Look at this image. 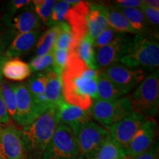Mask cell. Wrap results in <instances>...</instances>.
Listing matches in <instances>:
<instances>
[{"instance_id":"d6a6232c","label":"cell","mask_w":159,"mask_h":159,"mask_svg":"<svg viewBox=\"0 0 159 159\" xmlns=\"http://www.w3.org/2000/svg\"><path fill=\"white\" fill-rule=\"evenodd\" d=\"M53 54V63L51 69L61 75L69 59L68 50H52Z\"/></svg>"},{"instance_id":"7a4b0ae2","label":"cell","mask_w":159,"mask_h":159,"mask_svg":"<svg viewBox=\"0 0 159 159\" xmlns=\"http://www.w3.org/2000/svg\"><path fill=\"white\" fill-rule=\"evenodd\" d=\"M59 125L56 107H51L31 125L21 130V141L25 159H41L55 130Z\"/></svg>"},{"instance_id":"44dd1931","label":"cell","mask_w":159,"mask_h":159,"mask_svg":"<svg viewBox=\"0 0 159 159\" xmlns=\"http://www.w3.org/2000/svg\"><path fill=\"white\" fill-rule=\"evenodd\" d=\"M116 8L128 20L139 35L144 37H146V35H150V38L152 33L150 25L147 21L142 10L140 8Z\"/></svg>"},{"instance_id":"cb8c5ba5","label":"cell","mask_w":159,"mask_h":159,"mask_svg":"<svg viewBox=\"0 0 159 159\" xmlns=\"http://www.w3.org/2000/svg\"><path fill=\"white\" fill-rule=\"evenodd\" d=\"M123 95L122 91L100 70L97 79V100L113 101L120 98Z\"/></svg>"},{"instance_id":"1f68e13d","label":"cell","mask_w":159,"mask_h":159,"mask_svg":"<svg viewBox=\"0 0 159 159\" xmlns=\"http://www.w3.org/2000/svg\"><path fill=\"white\" fill-rule=\"evenodd\" d=\"M70 7L71 5L66 1L55 2L50 16L49 25H55L66 21V16Z\"/></svg>"},{"instance_id":"484cf974","label":"cell","mask_w":159,"mask_h":159,"mask_svg":"<svg viewBox=\"0 0 159 159\" xmlns=\"http://www.w3.org/2000/svg\"><path fill=\"white\" fill-rule=\"evenodd\" d=\"M60 30H61V25L60 24H57L53 25L50 28L46 30L43 34L40 35L36 43L37 56L46 55L52 50L53 46L56 41Z\"/></svg>"},{"instance_id":"9a60e30c","label":"cell","mask_w":159,"mask_h":159,"mask_svg":"<svg viewBox=\"0 0 159 159\" xmlns=\"http://www.w3.org/2000/svg\"><path fill=\"white\" fill-rule=\"evenodd\" d=\"M59 124L64 125L75 133L80 125L91 121L92 119L91 109L83 110L76 105L66 102L64 99L57 105Z\"/></svg>"},{"instance_id":"4fadbf2b","label":"cell","mask_w":159,"mask_h":159,"mask_svg":"<svg viewBox=\"0 0 159 159\" xmlns=\"http://www.w3.org/2000/svg\"><path fill=\"white\" fill-rule=\"evenodd\" d=\"M91 7V2L80 1L72 5L67 12L65 21L70 27L72 32L73 41L69 49V52L73 50L79 41L88 33L87 30V15Z\"/></svg>"},{"instance_id":"e0dca14e","label":"cell","mask_w":159,"mask_h":159,"mask_svg":"<svg viewBox=\"0 0 159 159\" xmlns=\"http://www.w3.org/2000/svg\"><path fill=\"white\" fill-rule=\"evenodd\" d=\"M19 11L11 21V26L19 34L41 29L42 22L35 13L32 2L29 5L23 7Z\"/></svg>"},{"instance_id":"ba28073f","label":"cell","mask_w":159,"mask_h":159,"mask_svg":"<svg viewBox=\"0 0 159 159\" xmlns=\"http://www.w3.org/2000/svg\"><path fill=\"white\" fill-rule=\"evenodd\" d=\"M16 97V114L14 121L25 128L31 125L44 111L37 104L27 83H13Z\"/></svg>"},{"instance_id":"8fae6325","label":"cell","mask_w":159,"mask_h":159,"mask_svg":"<svg viewBox=\"0 0 159 159\" xmlns=\"http://www.w3.org/2000/svg\"><path fill=\"white\" fill-rule=\"evenodd\" d=\"M145 119L142 115L134 111L125 119L108 127L110 137L125 150Z\"/></svg>"},{"instance_id":"277c9868","label":"cell","mask_w":159,"mask_h":159,"mask_svg":"<svg viewBox=\"0 0 159 159\" xmlns=\"http://www.w3.org/2000/svg\"><path fill=\"white\" fill-rule=\"evenodd\" d=\"M133 111L145 119L153 118L158 111L159 74L158 69L145 77L130 97Z\"/></svg>"},{"instance_id":"5bb4252c","label":"cell","mask_w":159,"mask_h":159,"mask_svg":"<svg viewBox=\"0 0 159 159\" xmlns=\"http://www.w3.org/2000/svg\"><path fill=\"white\" fill-rule=\"evenodd\" d=\"M0 157L2 159H25L21 130L13 126L0 128Z\"/></svg>"},{"instance_id":"5b68a950","label":"cell","mask_w":159,"mask_h":159,"mask_svg":"<svg viewBox=\"0 0 159 159\" xmlns=\"http://www.w3.org/2000/svg\"><path fill=\"white\" fill-rule=\"evenodd\" d=\"M41 159H80L76 136L71 129L59 124Z\"/></svg>"},{"instance_id":"ac0fdd59","label":"cell","mask_w":159,"mask_h":159,"mask_svg":"<svg viewBox=\"0 0 159 159\" xmlns=\"http://www.w3.org/2000/svg\"><path fill=\"white\" fill-rule=\"evenodd\" d=\"M41 32L42 29L18 34L6 51L5 58H14L30 51L36 44Z\"/></svg>"},{"instance_id":"d590c367","label":"cell","mask_w":159,"mask_h":159,"mask_svg":"<svg viewBox=\"0 0 159 159\" xmlns=\"http://www.w3.org/2000/svg\"><path fill=\"white\" fill-rule=\"evenodd\" d=\"M31 1H29V0H13V1L9 2L8 6H7V12L5 15L7 19L11 17L16 13L22 9L23 7L29 5Z\"/></svg>"},{"instance_id":"74e56055","label":"cell","mask_w":159,"mask_h":159,"mask_svg":"<svg viewBox=\"0 0 159 159\" xmlns=\"http://www.w3.org/2000/svg\"><path fill=\"white\" fill-rule=\"evenodd\" d=\"M133 159H158V144L155 142L154 144L146 152L136 156Z\"/></svg>"},{"instance_id":"d6986e66","label":"cell","mask_w":159,"mask_h":159,"mask_svg":"<svg viewBox=\"0 0 159 159\" xmlns=\"http://www.w3.org/2000/svg\"><path fill=\"white\" fill-rule=\"evenodd\" d=\"M47 83L45 87V96L49 107H56L63 100L61 75L52 69L46 71Z\"/></svg>"},{"instance_id":"60d3db41","label":"cell","mask_w":159,"mask_h":159,"mask_svg":"<svg viewBox=\"0 0 159 159\" xmlns=\"http://www.w3.org/2000/svg\"><path fill=\"white\" fill-rule=\"evenodd\" d=\"M5 57H2V58H0V81L2 80V65L5 61H6Z\"/></svg>"},{"instance_id":"8992f818","label":"cell","mask_w":159,"mask_h":159,"mask_svg":"<svg viewBox=\"0 0 159 159\" xmlns=\"http://www.w3.org/2000/svg\"><path fill=\"white\" fill-rule=\"evenodd\" d=\"M133 112L132 102L129 96L113 101L96 100L91 108L92 118L106 128L119 122Z\"/></svg>"},{"instance_id":"2e32d148","label":"cell","mask_w":159,"mask_h":159,"mask_svg":"<svg viewBox=\"0 0 159 159\" xmlns=\"http://www.w3.org/2000/svg\"><path fill=\"white\" fill-rule=\"evenodd\" d=\"M97 7L106 19L108 27L119 33H130L138 35L125 17L113 5L96 3Z\"/></svg>"},{"instance_id":"b9f144b4","label":"cell","mask_w":159,"mask_h":159,"mask_svg":"<svg viewBox=\"0 0 159 159\" xmlns=\"http://www.w3.org/2000/svg\"><path fill=\"white\" fill-rule=\"evenodd\" d=\"M0 47H1V37H0Z\"/></svg>"},{"instance_id":"603a6c76","label":"cell","mask_w":159,"mask_h":159,"mask_svg":"<svg viewBox=\"0 0 159 159\" xmlns=\"http://www.w3.org/2000/svg\"><path fill=\"white\" fill-rule=\"evenodd\" d=\"M74 51L76 55L85 63L87 66L92 69H98L96 61V52L94 48V39L89 33L79 41Z\"/></svg>"},{"instance_id":"836d02e7","label":"cell","mask_w":159,"mask_h":159,"mask_svg":"<svg viewBox=\"0 0 159 159\" xmlns=\"http://www.w3.org/2000/svg\"><path fill=\"white\" fill-rule=\"evenodd\" d=\"M118 33L110 27H108L94 39V48L99 49L109 44Z\"/></svg>"},{"instance_id":"ab89813d","label":"cell","mask_w":159,"mask_h":159,"mask_svg":"<svg viewBox=\"0 0 159 159\" xmlns=\"http://www.w3.org/2000/svg\"><path fill=\"white\" fill-rule=\"evenodd\" d=\"M143 4L154 9H159V1L158 0H144Z\"/></svg>"},{"instance_id":"6da1fadb","label":"cell","mask_w":159,"mask_h":159,"mask_svg":"<svg viewBox=\"0 0 159 159\" xmlns=\"http://www.w3.org/2000/svg\"><path fill=\"white\" fill-rule=\"evenodd\" d=\"M69 59L61 73L63 99L83 110H89L97 100V79L100 70L92 69L69 51Z\"/></svg>"},{"instance_id":"d4e9b609","label":"cell","mask_w":159,"mask_h":159,"mask_svg":"<svg viewBox=\"0 0 159 159\" xmlns=\"http://www.w3.org/2000/svg\"><path fill=\"white\" fill-rule=\"evenodd\" d=\"M108 27L106 19L98 9L97 4L91 3L90 10L87 15V30L89 35L95 39Z\"/></svg>"},{"instance_id":"f35d334b","label":"cell","mask_w":159,"mask_h":159,"mask_svg":"<svg viewBox=\"0 0 159 159\" xmlns=\"http://www.w3.org/2000/svg\"><path fill=\"white\" fill-rule=\"evenodd\" d=\"M11 116L6 109L5 105L2 99H0V125L9 124L11 122Z\"/></svg>"},{"instance_id":"7c38bea8","label":"cell","mask_w":159,"mask_h":159,"mask_svg":"<svg viewBox=\"0 0 159 159\" xmlns=\"http://www.w3.org/2000/svg\"><path fill=\"white\" fill-rule=\"evenodd\" d=\"M157 131L156 120L153 118L145 119L125 150L128 158L133 159L146 152L156 142Z\"/></svg>"},{"instance_id":"4316f807","label":"cell","mask_w":159,"mask_h":159,"mask_svg":"<svg viewBox=\"0 0 159 159\" xmlns=\"http://www.w3.org/2000/svg\"><path fill=\"white\" fill-rule=\"evenodd\" d=\"M92 159H128L124 149L119 147L111 137L100 147Z\"/></svg>"},{"instance_id":"f546056e","label":"cell","mask_w":159,"mask_h":159,"mask_svg":"<svg viewBox=\"0 0 159 159\" xmlns=\"http://www.w3.org/2000/svg\"><path fill=\"white\" fill-rule=\"evenodd\" d=\"M35 13L41 19V22L46 25H49L50 16L54 7V0H35L32 2Z\"/></svg>"},{"instance_id":"9c48e42d","label":"cell","mask_w":159,"mask_h":159,"mask_svg":"<svg viewBox=\"0 0 159 159\" xmlns=\"http://www.w3.org/2000/svg\"><path fill=\"white\" fill-rule=\"evenodd\" d=\"M123 94L136 88L146 77V70L125 66L120 63L107 67L102 71Z\"/></svg>"},{"instance_id":"30bf717a","label":"cell","mask_w":159,"mask_h":159,"mask_svg":"<svg viewBox=\"0 0 159 159\" xmlns=\"http://www.w3.org/2000/svg\"><path fill=\"white\" fill-rule=\"evenodd\" d=\"M133 37L125 33H118L109 44L97 49L96 61L97 67H107L119 62L121 58L128 52Z\"/></svg>"},{"instance_id":"8d00e7d4","label":"cell","mask_w":159,"mask_h":159,"mask_svg":"<svg viewBox=\"0 0 159 159\" xmlns=\"http://www.w3.org/2000/svg\"><path fill=\"white\" fill-rule=\"evenodd\" d=\"M142 4L141 0H116L113 5L119 8H139Z\"/></svg>"},{"instance_id":"f1b7e54d","label":"cell","mask_w":159,"mask_h":159,"mask_svg":"<svg viewBox=\"0 0 159 159\" xmlns=\"http://www.w3.org/2000/svg\"><path fill=\"white\" fill-rule=\"evenodd\" d=\"M61 30L57 35L52 50H68L72 43L73 35L70 27L66 21L60 23Z\"/></svg>"},{"instance_id":"3957f363","label":"cell","mask_w":159,"mask_h":159,"mask_svg":"<svg viewBox=\"0 0 159 159\" xmlns=\"http://www.w3.org/2000/svg\"><path fill=\"white\" fill-rule=\"evenodd\" d=\"M120 63L134 68L156 71L159 65L158 41L149 37H133L127 54L119 61Z\"/></svg>"},{"instance_id":"7402d4cb","label":"cell","mask_w":159,"mask_h":159,"mask_svg":"<svg viewBox=\"0 0 159 159\" xmlns=\"http://www.w3.org/2000/svg\"><path fill=\"white\" fill-rule=\"evenodd\" d=\"M47 83L46 71L33 75L27 83V86L37 104L43 111L48 109L49 105L45 96V87Z\"/></svg>"},{"instance_id":"4dcf8cb0","label":"cell","mask_w":159,"mask_h":159,"mask_svg":"<svg viewBox=\"0 0 159 159\" xmlns=\"http://www.w3.org/2000/svg\"><path fill=\"white\" fill-rule=\"evenodd\" d=\"M53 63L52 51L47 54L40 56H35L30 62V68L31 71L41 72L43 71H47L52 68Z\"/></svg>"},{"instance_id":"e575fe53","label":"cell","mask_w":159,"mask_h":159,"mask_svg":"<svg viewBox=\"0 0 159 159\" xmlns=\"http://www.w3.org/2000/svg\"><path fill=\"white\" fill-rule=\"evenodd\" d=\"M144 13L145 18L150 26H153L155 28H158L159 24V9H154L142 4L139 7Z\"/></svg>"},{"instance_id":"83f0119b","label":"cell","mask_w":159,"mask_h":159,"mask_svg":"<svg viewBox=\"0 0 159 159\" xmlns=\"http://www.w3.org/2000/svg\"><path fill=\"white\" fill-rule=\"evenodd\" d=\"M0 99L5 105L11 118L14 120L16 114V97L13 83L5 80L0 81Z\"/></svg>"},{"instance_id":"52a82bcc","label":"cell","mask_w":159,"mask_h":159,"mask_svg":"<svg viewBox=\"0 0 159 159\" xmlns=\"http://www.w3.org/2000/svg\"><path fill=\"white\" fill-rule=\"evenodd\" d=\"M75 135L80 159H92L103 143L110 137L108 129L91 120L80 125Z\"/></svg>"},{"instance_id":"ffe728a7","label":"cell","mask_w":159,"mask_h":159,"mask_svg":"<svg viewBox=\"0 0 159 159\" xmlns=\"http://www.w3.org/2000/svg\"><path fill=\"white\" fill-rule=\"evenodd\" d=\"M31 72L28 63L18 57L6 60L2 68L3 76L13 81H22L28 78Z\"/></svg>"},{"instance_id":"7bdbcfd3","label":"cell","mask_w":159,"mask_h":159,"mask_svg":"<svg viewBox=\"0 0 159 159\" xmlns=\"http://www.w3.org/2000/svg\"><path fill=\"white\" fill-rule=\"evenodd\" d=\"M0 159H2V158H1V157H0Z\"/></svg>"}]
</instances>
